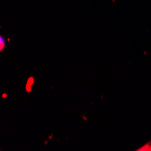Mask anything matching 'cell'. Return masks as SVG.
I'll return each mask as SVG.
<instances>
[{
  "label": "cell",
  "mask_w": 151,
  "mask_h": 151,
  "mask_svg": "<svg viewBox=\"0 0 151 151\" xmlns=\"http://www.w3.org/2000/svg\"><path fill=\"white\" fill-rule=\"evenodd\" d=\"M138 151H151V140L149 142H147L146 145H144L143 147H139V149H137Z\"/></svg>",
  "instance_id": "obj_1"
},
{
  "label": "cell",
  "mask_w": 151,
  "mask_h": 151,
  "mask_svg": "<svg viewBox=\"0 0 151 151\" xmlns=\"http://www.w3.org/2000/svg\"><path fill=\"white\" fill-rule=\"evenodd\" d=\"M5 47H6V44H5V40H4V38L1 36L0 37V51H3L4 49H5Z\"/></svg>",
  "instance_id": "obj_2"
}]
</instances>
